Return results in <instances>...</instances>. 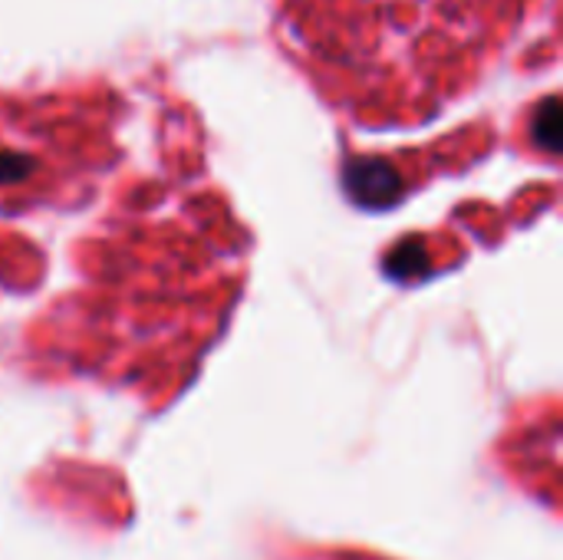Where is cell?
I'll use <instances>...</instances> for the list:
<instances>
[{
	"label": "cell",
	"instance_id": "obj_1",
	"mask_svg": "<svg viewBox=\"0 0 563 560\" xmlns=\"http://www.w3.org/2000/svg\"><path fill=\"white\" fill-rule=\"evenodd\" d=\"M528 0H284L320 92L366 122H416L478 83Z\"/></svg>",
	"mask_w": 563,
	"mask_h": 560
},
{
	"label": "cell",
	"instance_id": "obj_2",
	"mask_svg": "<svg viewBox=\"0 0 563 560\" xmlns=\"http://www.w3.org/2000/svg\"><path fill=\"white\" fill-rule=\"evenodd\" d=\"M102 162L96 149L59 129L49 116L0 112V201L63 205L92 178Z\"/></svg>",
	"mask_w": 563,
	"mask_h": 560
}]
</instances>
